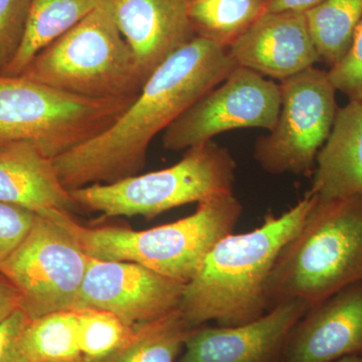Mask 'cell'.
Instances as JSON below:
<instances>
[{"instance_id":"cell-27","label":"cell","mask_w":362,"mask_h":362,"mask_svg":"<svg viewBox=\"0 0 362 362\" xmlns=\"http://www.w3.org/2000/svg\"><path fill=\"white\" fill-rule=\"evenodd\" d=\"M30 321L21 309L0 323V362H28L21 339Z\"/></svg>"},{"instance_id":"cell-30","label":"cell","mask_w":362,"mask_h":362,"mask_svg":"<svg viewBox=\"0 0 362 362\" xmlns=\"http://www.w3.org/2000/svg\"><path fill=\"white\" fill-rule=\"evenodd\" d=\"M334 362H362V356H347L344 357V358L339 359V361Z\"/></svg>"},{"instance_id":"cell-21","label":"cell","mask_w":362,"mask_h":362,"mask_svg":"<svg viewBox=\"0 0 362 362\" xmlns=\"http://www.w3.org/2000/svg\"><path fill=\"white\" fill-rule=\"evenodd\" d=\"M267 0H190L189 18L197 37L228 49L259 16Z\"/></svg>"},{"instance_id":"cell-7","label":"cell","mask_w":362,"mask_h":362,"mask_svg":"<svg viewBox=\"0 0 362 362\" xmlns=\"http://www.w3.org/2000/svg\"><path fill=\"white\" fill-rule=\"evenodd\" d=\"M237 163L225 147L214 141L187 149L170 168L137 175L113 183L71 190L78 206L108 218H156L175 207L233 194Z\"/></svg>"},{"instance_id":"cell-24","label":"cell","mask_w":362,"mask_h":362,"mask_svg":"<svg viewBox=\"0 0 362 362\" xmlns=\"http://www.w3.org/2000/svg\"><path fill=\"white\" fill-rule=\"evenodd\" d=\"M33 0H0V74L18 54Z\"/></svg>"},{"instance_id":"cell-8","label":"cell","mask_w":362,"mask_h":362,"mask_svg":"<svg viewBox=\"0 0 362 362\" xmlns=\"http://www.w3.org/2000/svg\"><path fill=\"white\" fill-rule=\"evenodd\" d=\"M279 87L277 122L257 140L255 159L271 175H309L334 124L337 88L328 71L315 66L286 78Z\"/></svg>"},{"instance_id":"cell-16","label":"cell","mask_w":362,"mask_h":362,"mask_svg":"<svg viewBox=\"0 0 362 362\" xmlns=\"http://www.w3.org/2000/svg\"><path fill=\"white\" fill-rule=\"evenodd\" d=\"M0 202L39 214L77 207L59 180L52 159L28 145L0 146Z\"/></svg>"},{"instance_id":"cell-9","label":"cell","mask_w":362,"mask_h":362,"mask_svg":"<svg viewBox=\"0 0 362 362\" xmlns=\"http://www.w3.org/2000/svg\"><path fill=\"white\" fill-rule=\"evenodd\" d=\"M90 257L66 228L39 214L23 242L0 265L30 319L75 310Z\"/></svg>"},{"instance_id":"cell-25","label":"cell","mask_w":362,"mask_h":362,"mask_svg":"<svg viewBox=\"0 0 362 362\" xmlns=\"http://www.w3.org/2000/svg\"><path fill=\"white\" fill-rule=\"evenodd\" d=\"M39 214L0 202V265L23 242Z\"/></svg>"},{"instance_id":"cell-2","label":"cell","mask_w":362,"mask_h":362,"mask_svg":"<svg viewBox=\"0 0 362 362\" xmlns=\"http://www.w3.org/2000/svg\"><path fill=\"white\" fill-rule=\"evenodd\" d=\"M316 202L308 192L281 216L267 214L251 232L221 239L185 285L178 309L188 325L197 328L214 321L230 327L252 322L268 312L265 290L274 264Z\"/></svg>"},{"instance_id":"cell-4","label":"cell","mask_w":362,"mask_h":362,"mask_svg":"<svg viewBox=\"0 0 362 362\" xmlns=\"http://www.w3.org/2000/svg\"><path fill=\"white\" fill-rule=\"evenodd\" d=\"M362 281V195L318 201L279 254L267 281V311L292 300L311 306Z\"/></svg>"},{"instance_id":"cell-23","label":"cell","mask_w":362,"mask_h":362,"mask_svg":"<svg viewBox=\"0 0 362 362\" xmlns=\"http://www.w3.org/2000/svg\"><path fill=\"white\" fill-rule=\"evenodd\" d=\"M78 314V339L86 362L108 358L129 338L133 326L111 312L86 308Z\"/></svg>"},{"instance_id":"cell-12","label":"cell","mask_w":362,"mask_h":362,"mask_svg":"<svg viewBox=\"0 0 362 362\" xmlns=\"http://www.w3.org/2000/svg\"><path fill=\"white\" fill-rule=\"evenodd\" d=\"M309 308L292 300L252 322L195 328L176 362H282L293 328Z\"/></svg>"},{"instance_id":"cell-10","label":"cell","mask_w":362,"mask_h":362,"mask_svg":"<svg viewBox=\"0 0 362 362\" xmlns=\"http://www.w3.org/2000/svg\"><path fill=\"white\" fill-rule=\"evenodd\" d=\"M281 108L279 84L237 66L228 77L197 100L163 131L162 144L171 151L213 141L226 131L261 128L271 131Z\"/></svg>"},{"instance_id":"cell-31","label":"cell","mask_w":362,"mask_h":362,"mask_svg":"<svg viewBox=\"0 0 362 362\" xmlns=\"http://www.w3.org/2000/svg\"><path fill=\"white\" fill-rule=\"evenodd\" d=\"M82 362H86V361H82Z\"/></svg>"},{"instance_id":"cell-29","label":"cell","mask_w":362,"mask_h":362,"mask_svg":"<svg viewBox=\"0 0 362 362\" xmlns=\"http://www.w3.org/2000/svg\"><path fill=\"white\" fill-rule=\"evenodd\" d=\"M323 0H267L266 13L297 11L306 13Z\"/></svg>"},{"instance_id":"cell-28","label":"cell","mask_w":362,"mask_h":362,"mask_svg":"<svg viewBox=\"0 0 362 362\" xmlns=\"http://www.w3.org/2000/svg\"><path fill=\"white\" fill-rule=\"evenodd\" d=\"M23 309V300L13 283L0 273V323Z\"/></svg>"},{"instance_id":"cell-18","label":"cell","mask_w":362,"mask_h":362,"mask_svg":"<svg viewBox=\"0 0 362 362\" xmlns=\"http://www.w3.org/2000/svg\"><path fill=\"white\" fill-rule=\"evenodd\" d=\"M102 0H33L23 44L2 75L20 76L33 59L89 16Z\"/></svg>"},{"instance_id":"cell-6","label":"cell","mask_w":362,"mask_h":362,"mask_svg":"<svg viewBox=\"0 0 362 362\" xmlns=\"http://www.w3.org/2000/svg\"><path fill=\"white\" fill-rule=\"evenodd\" d=\"M135 99H90L0 74V146L28 145L54 160L110 127Z\"/></svg>"},{"instance_id":"cell-17","label":"cell","mask_w":362,"mask_h":362,"mask_svg":"<svg viewBox=\"0 0 362 362\" xmlns=\"http://www.w3.org/2000/svg\"><path fill=\"white\" fill-rule=\"evenodd\" d=\"M313 173L309 192L318 201L362 195V100L338 108Z\"/></svg>"},{"instance_id":"cell-20","label":"cell","mask_w":362,"mask_h":362,"mask_svg":"<svg viewBox=\"0 0 362 362\" xmlns=\"http://www.w3.org/2000/svg\"><path fill=\"white\" fill-rule=\"evenodd\" d=\"M305 16L321 61L331 69L351 47L362 21V0H323Z\"/></svg>"},{"instance_id":"cell-13","label":"cell","mask_w":362,"mask_h":362,"mask_svg":"<svg viewBox=\"0 0 362 362\" xmlns=\"http://www.w3.org/2000/svg\"><path fill=\"white\" fill-rule=\"evenodd\" d=\"M362 356V281L314 304L293 328L282 362Z\"/></svg>"},{"instance_id":"cell-5","label":"cell","mask_w":362,"mask_h":362,"mask_svg":"<svg viewBox=\"0 0 362 362\" xmlns=\"http://www.w3.org/2000/svg\"><path fill=\"white\" fill-rule=\"evenodd\" d=\"M20 76L90 99H135L144 85L117 25L112 0H102L84 20L40 51Z\"/></svg>"},{"instance_id":"cell-14","label":"cell","mask_w":362,"mask_h":362,"mask_svg":"<svg viewBox=\"0 0 362 362\" xmlns=\"http://www.w3.org/2000/svg\"><path fill=\"white\" fill-rule=\"evenodd\" d=\"M238 66L282 81L321 61L305 13H265L228 47Z\"/></svg>"},{"instance_id":"cell-11","label":"cell","mask_w":362,"mask_h":362,"mask_svg":"<svg viewBox=\"0 0 362 362\" xmlns=\"http://www.w3.org/2000/svg\"><path fill=\"white\" fill-rule=\"evenodd\" d=\"M185 288L139 264L90 257L74 311H108L135 326L177 309Z\"/></svg>"},{"instance_id":"cell-15","label":"cell","mask_w":362,"mask_h":362,"mask_svg":"<svg viewBox=\"0 0 362 362\" xmlns=\"http://www.w3.org/2000/svg\"><path fill=\"white\" fill-rule=\"evenodd\" d=\"M190 0H112L117 25L134 56L143 83L197 35Z\"/></svg>"},{"instance_id":"cell-19","label":"cell","mask_w":362,"mask_h":362,"mask_svg":"<svg viewBox=\"0 0 362 362\" xmlns=\"http://www.w3.org/2000/svg\"><path fill=\"white\" fill-rule=\"evenodd\" d=\"M194 329L175 309L133 326L122 346L101 362H176Z\"/></svg>"},{"instance_id":"cell-3","label":"cell","mask_w":362,"mask_h":362,"mask_svg":"<svg viewBox=\"0 0 362 362\" xmlns=\"http://www.w3.org/2000/svg\"><path fill=\"white\" fill-rule=\"evenodd\" d=\"M242 214V204L233 192L199 202L195 213L182 220L146 230L87 228L69 211L42 216L66 228L90 258L132 262L187 285L214 247L233 233Z\"/></svg>"},{"instance_id":"cell-26","label":"cell","mask_w":362,"mask_h":362,"mask_svg":"<svg viewBox=\"0 0 362 362\" xmlns=\"http://www.w3.org/2000/svg\"><path fill=\"white\" fill-rule=\"evenodd\" d=\"M328 74L338 92L349 101L362 100V21L349 52Z\"/></svg>"},{"instance_id":"cell-22","label":"cell","mask_w":362,"mask_h":362,"mask_svg":"<svg viewBox=\"0 0 362 362\" xmlns=\"http://www.w3.org/2000/svg\"><path fill=\"white\" fill-rule=\"evenodd\" d=\"M28 362H82L78 339L77 311L54 312L30 319L23 331Z\"/></svg>"},{"instance_id":"cell-1","label":"cell","mask_w":362,"mask_h":362,"mask_svg":"<svg viewBox=\"0 0 362 362\" xmlns=\"http://www.w3.org/2000/svg\"><path fill=\"white\" fill-rule=\"evenodd\" d=\"M237 66L225 47L195 37L154 71L110 127L52 160L63 187L71 192L139 175L154 137Z\"/></svg>"}]
</instances>
